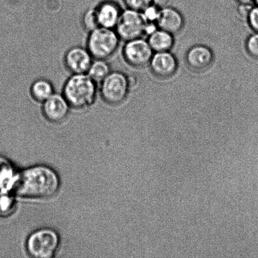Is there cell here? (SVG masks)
Listing matches in <instances>:
<instances>
[{"mask_svg":"<svg viewBox=\"0 0 258 258\" xmlns=\"http://www.w3.org/2000/svg\"><path fill=\"white\" fill-rule=\"evenodd\" d=\"M42 104V113L50 122L59 123L69 114L71 107L64 95L55 93Z\"/></svg>","mask_w":258,"mask_h":258,"instance_id":"obj_9","label":"cell"},{"mask_svg":"<svg viewBox=\"0 0 258 258\" xmlns=\"http://www.w3.org/2000/svg\"><path fill=\"white\" fill-rule=\"evenodd\" d=\"M214 60L212 50L205 45L191 47L186 54V61L192 69L202 71L207 69Z\"/></svg>","mask_w":258,"mask_h":258,"instance_id":"obj_13","label":"cell"},{"mask_svg":"<svg viewBox=\"0 0 258 258\" xmlns=\"http://www.w3.org/2000/svg\"><path fill=\"white\" fill-rule=\"evenodd\" d=\"M88 33L86 47L93 59L108 60L117 52L121 40L115 29L99 27Z\"/></svg>","mask_w":258,"mask_h":258,"instance_id":"obj_3","label":"cell"},{"mask_svg":"<svg viewBox=\"0 0 258 258\" xmlns=\"http://www.w3.org/2000/svg\"><path fill=\"white\" fill-rule=\"evenodd\" d=\"M160 10L161 9L156 7V5L152 4L150 6L147 7L146 9L141 13L147 22H156V24Z\"/></svg>","mask_w":258,"mask_h":258,"instance_id":"obj_20","label":"cell"},{"mask_svg":"<svg viewBox=\"0 0 258 258\" xmlns=\"http://www.w3.org/2000/svg\"><path fill=\"white\" fill-rule=\"evenodd\" d=\"M254 4L258 5V0H254Z\"/></svg>","mask_w":258,"mask_h":258,"instance_id":"obj_27","label":"cell"},{"mask_svg":"<svg viewBox=\"0 0 258 258\" xmlns=\"http://www.w3.org/2000/svg\"><path fill=\"white\" fill-rule=\"evenodd\" d=\"M130 90L128 76L118 71H112L100 83L101 97L110 105H120L127 98Z\"/></svg>","mask_w":258,"mask_h":258,"instance_id":"obj_4","label":"cell"},{"mask_svg":"<svg viewBox=\"0 0 258 258\" xmlns=\"http://www.w3.org/2000/svg\"><path fill=\"white\" fill-rule=\"evenodd\" d=\"M247 20L254 32L258 33V5H256L252 7Z\"/></svg>","mask_w":258,"mask_h":258,"instance_id":"obj_22","label":"cell"},{"mask_svg":"<svg viewBox=\"0 0 258 258\" xmlns=\"http://www.w3.org/2000/svg\"><path fill=\"white\" fill-rule=\"evenodd\" d=\"M169 1L170 0H153V4L161 9V8L165 7Z\"/></svg>","mask_w":258,"mask_h":258,"instance_id":"obj_25","label":"cell"},{"mask_svg":"<svg viewBox=\"0 0 258 258\" xmlns=\"http://www.w3.org/2000/svg\"><path fill=\"white\" fill-rule=\"evenodd\" d=\"M98 85L88 74L72 75L63 86L62 94L71 108L86 110L97 100L99 92Z\"/></svg>","mask_w":258,"mask_h":258,"instance_id":"obj_2","label":"cell"},{"mask_svg":"<svg viewBox=\"0 0 258 258\" xmlns=\"http://www.w3.org/2000/svg\"><path fill=\"white\" fill-rule=\"evenodd\" d=\"M82 24L86 31L88 32L99 27L95 8L86 10L82 16Z\"/></svg>","mask_w":258,"mask_h":258,"instance_id":"obj_18","label":"cell"},{"mask_svg":"<svg viewBox=\"0 0 258 258\" xmlns=\"http://www.w3.org/2000/svg\"><path fill=\"white\" fill-rule=\"evenodd\" d=\"M30 93L35 102L42 103L55 93V89L54 85L49 80L39 78L32 83Z\"/></svg>","mask_w":258,"mask_h":258,"instance_id":"obj_15","label":"cell"},{"mask_svg":"<svg viewBox=\"0 0 258 258\" xmlns=\"http://www.w3.org/2000/svg\"><path fill=\"white\" fill-rule=\"evenodd\" d=\"M99 27L115 29L122 10L115 2L104 1L95 8Z\"/></svg>","mask_w":258,"mask_h":258,"instance_id":"obj_10","label":"cell"},{"mask_svg":"<svg viewBox=\"0 0 258 258\" xmlns=\"http://www.w3.org/2000/svg\"><path fill=\"white\" fill-rule=\"evenodd\" d=\"M17 174H15L11 164L5 158L0 157V190L4 193L14 186Z\"/></svg>","mask_w":258,"mask_h":258,"instance_id":"obj_16","label":"cell"},{"mask_svg":"<svg viewBox=\"0 0 258 258\" xmlns=\"http://www.w3.org/2000/svg\"><path fill=\"white\" fill-rule=\"evenodd\" d=\"M152 72L158 77H171L176 73L178 62L169 51L156 52L150 61Z\"/></svg>","mask_w":258,"mask_h":258,"instance_id":"obj_11","label":"cell"},{"mask_svg":"<svg viewBox=\"0 0 258 258\" xmlns=\"http://www.w3.org/2000/svg\"><path fill=\"white\" fill-rule=\"evenodd\" d=\"M59 246V237L50 229H42L33 232L27 241V249L30 256L36 258L54 256Z\"/></svg>","mask_w":258,"mask_h":258,"instance_id":"obj_5","label":"cell"},{"mask_svg":"<svg viewBox=\"0 0 258 258\" xmlns=\"http://www.w3.org/2000/svg\"><path fill=\"white\" fill-rule=\"evenodd\" d=\"M13 201L6 193H1L0 194V212H5L9 211L10 207L13 206Z\"/></svg>","mask_w":258,"mask_h":258,"instance_id":"obj_23","label":"cell"},{"mask_svg":"<svg viewBox=\"0 0 258 258\" xmlns=\"http://www.w3.org/2000/svg\"><path fill=\"white\" fill-rule=\"evenodd\" d=\"M146 24L141 12L127 9L122 10L115 30L121 40L127 42L144 35Z\"/></svg>","mask_w":258,"mask_h":258,"instance_id":"obj_6","label":"cell"},{"mask_svg":"<svg viewBox=\"0 0 258 258\" xmlns=\"http://www.w3.org/2000/svg\"><path fill=\"white\" fill-rule=\"evenodd\" d=\"M112 72V69L107 60L94 59L91 64L87 74L98 85Z\"/></svg>","mask_w":258,"mask_h":258,"instance_id":"obj_17","label":"cell"},{"mask_svg":"<svg viewBox=\"0 0 258 258\" xmlns=\"http://www.w3.org/2000/svg\"><path fill=\"white\" fill-rule=\"evenodd\" d=\"M240 4L253 5L254 0H237Z\"/></svg>","mask_w":258,"mask_h":258,"instance_id":"obj_26","label":"cell"},{"mask_svg":"<svg viewBox=\"0 0 258 258\" xmlns=\"http://www.w3.org/2000/svg\"><path fill=\"white\" fill-rule=\"evenodd\" d=\"M122 54L128 64L142 68L150 63L153 50L148 42L141 37L126 42Z\"/></svg>","mask_w":258,"mask_h":258,"instance_id":"obj_7","label":"cell"},{"mask_svg":"<svg viewBox=\"0 0 258 258\" xmlns=\"http://www.w3.org/2000/svg\"><path fill=\"white\" fill-rule=\"evenodd\" d=\"M59 177L45 166H37L17 174L14 184L20 196L31 199H47L54 196L59 188Z\"/></svg>","mask_w":258,"mask_h":258,"instance_id":"obj_1","label":"cell"},{"mask_svg":"<svg viewBox=\"0 0 258 258\" xmlns=\"http://www.w3.org/2000/svg\"><path fill=\"white\" fill-rule=\"evenodd\" d=\"M252 7H253L252 5L240 4L238 8V13L240 16L247 19Z\"/></svg>","mask_w":258,"mask_h":258,"instance_id":"obj_24","label":"cell"},{"mask_svg":"<svg viewBox=\"0 0 258 258\" xmlns=\"http://www.w3.org/2000/svg\"><path fill=\"white\" fill-rule=\"evenodd\" d=\"M93 59L87 47L75 46L66 52L64 63L72 75L87 74Z\"/></svg>","mask_w":258,"mask_h":258,"instance_id":"obj_8","label":"cell"},{"mask_svg":"<svg viewBox=\"0 0 258 258\" xmlns=\"http://www.w3.org/2000/svg\"><path fill=\"white\" fill-rule=\"evenodd\" d=\"M246 49L251 56L258 59V33L255 32L248 38L246 42Z\"/></svg>","mask_w":258,"mask_h":258,"instance_id":"obj_21","label":"cell"},{"mask_svg":"<svg viewBox=\"0 0 258 258\" xmlns=\"http://www.w3.org/2000/svg\"><path fill=\"white\" fill-rule=\"evenodd\" d=\"M127 9L143 12L147 7L153 4V0H123Z\"/></svg>","mask_w":258,"mask_h":258,"instance_id":"obj_19","label":"cell"},{"mask_svg":"<svg viewBox=\"0 0 258 258\" xmlns=\"http://www.w3.org/2000/svg\"><path fill=\"white\" fill-rule=\"evenodd\" d=\"M156 25L159 29L170 33L177 34L182 29L184 20L178 10L171 7H164L159 12Z\"/></svg>","mask_w":258,"mask_h":258,"instance_id":"obj_12","label":"cell"},{"mask_svg":"<svg viewBox=\"0 0 258 258\" xmlns=\"http://www.w3.org/2000/svg\"><path fill=\"white\" fill-rule=\"evenodd\" d=\"M148 42L153 52H167L173 47L174 38L170 33L159 29L149 35Z\"/></svg>","mask_w":258,"mask_h":258,"instance_id":"obj_14","label":"cell"}]
</instances>
